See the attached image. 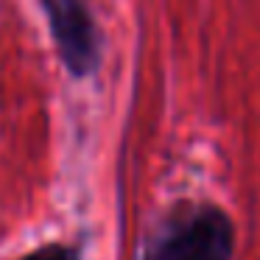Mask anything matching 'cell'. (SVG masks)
<instances>
[{
	"label": "cell",
	"instance_id": "cell-1",
	"mask_svg": "<svg viewBox=\"0 0 260 260\" xmlns=\"http://www.w3.org/2000/svg\"><path fill=\"white\" fill-rule=\"evenodd\" d=\"M235 221L213 199H176L157 215L140 260H232Z\"/></svg>",
	"mask_w": 260,
	"mask_h": 260
},
{
	"label": "cell",
	"instance_id": "cell-2",
	"mask_svg": "<svg viewBox=\"0 0 260 260\" xmlns=\"http://www.w3.org/2000/svg\"><path fill=\"white\" fill-rule=\"evenodd\" d=\"M48 23L59 64L73 81L98 76L104 62V34L90 0H37Z\"/></svg>",
	"mask_w": 260,
	"mask_h": 260
},
{
	"label": "cell",
	"instance_id": "cell-3",
	"mask_svg": "<svg viewBox=\"0 0 260 260\" xmlns=\"http://www.w3.org/2000/svg\"><path fill=\"white\" fill-rule=\"evenodd\" d=\"M14 260H84V243L81 241H48L42 246L23 252Z\"/></svg>",
	"mask_w": 260,
	"mask_h": 260
}]
</instances>
